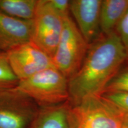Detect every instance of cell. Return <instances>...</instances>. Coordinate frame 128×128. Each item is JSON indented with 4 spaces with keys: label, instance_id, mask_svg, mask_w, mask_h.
<instances>
[{
    "label": "cell",
    "instance_id": "obj_1",
    "mask_svg": "<svg viewBox=\"0 0 128 128\" xmlns=\"http://www.w3.org/2000/svg\"><path fill=\"white\" fill-rule=\"evenodd\" d=\"M106 35L88 48L81 67L69 79L70 99L75 106L87 97L101 96L127 59L119 34Z\"/></svg>",
    "mask_w": 128,
    "mask_h": 128
},
{
    "label": "cell",
    "instance_id": "obj_2",
    "mask_svg": "<svg viewBox=\"0 0 128 128\" xmlns=\"http://www.w3.org/2000/svg\"><path fill=\"white\" fill-rule=\"evenodd\" d=\"M68 81L61 72L53 66L20 80L17 87L42 108L65 103L70 99Z\"/></svg>",
    "mask_w": 128,
    "mask_h": 128
},
{
    "label": "cell",
    "instance_id": "obj_3",
    "mask_svg": "<svg viewBox=\"0 0 128 128\" xmlns=\"http://www.w3.org/2000/svg\"><path fill=\"white\" fill-rule=\"evenodd\" d=\"M88 44L70 15L64 17V26L52 57L54 66L69 80L79 70L88 49Z\"/></svg>",
    "mask_w": 128,
    "mask_h": 128
},
{
    "label": "cell",
    "instance_id": "obj_4",
    "mask_svg": "<svg viewBox=\"0 0 128 128\" xmlns=\"http://www.w3.org/2000/svg\"><path fill=\"white\" fill-rule=\"evenodd\" d=\"M77 128H122L124 114L104 97L92 96L73 108Z\"/></svg>",
    "mask_w": 128,
    "mask_h": 128
},
{
    "label": "cell",
    "instance_id": "obj_5",
    "mask_svg": "<svg viewBox=\"0 0 128 128\" xmlns=\"http://www.w3.org/2000/svg\"><path fill=\"white\" fill-rule=\"evenodd\" d=\"M63 26L64 17L51 7L48 0H38L30 42L52 58Z\"/></svg>",
    "mask_w": 128,
    "mask_h": 128
},
{
    "label": "cell",
    "instance_id": "obj_6",
    "mask_svg": "<svg viewBox=\"0 0 128 128\" xmlns=\"http://www.w3.org/2000/svg\"><path fill=\"white\" fill-rule=\"evenodd\" d=\"M39 108L17 87L0 90V128H27Z\"/></svg>",
    "mask_w": 128,
    "mask_h": 128
},
{
    "label": "cell",
    "instance_id": "obj_7",
    "mask_svg": "<svg viewBox=\"0 0 128 128\" xmlns=\"http://www.w3.org/2000/svg\"><path fill=\"white\" fill-rule=\"evenodd\" d=\"M6 52L10 65L19 81L55 66L52 58L30 41Z\"/></svg>",
    "mask_w": 128,
    "mask_h": 128
},
{
    "label": "cell",
    "instance_id": "obj_8",
    "mask_svg": "<svg viewBox=\"0 0 128 128\" xmlns=\"http://www.w3.org/2000/svg\"><path fill=\"white\" fill-rule=\"evenodd\" d=\"M101 0L70 1L71 12L76 26L87 44H90L98 37L100 30Z\"/></svg>",
    "mask_w": 128,
    "mask_h": 128
},
{
    "label": "cell",
    "instance_id": "obj_9",
    "mask_svg": "<svg viewBox=\"0 0 128 128\" xmlns=\"http://www.w3.org/2000/svg\"><path fill=\"white\" fill-rule=\"evenodd\" d=\"M33 20L25 21L0 11V50L6 51L30 41Z\"/></svg>",
    "mask_w": 128,
    "mask_h": 128
},
{
    "label": "cell",
    "instance_id": "obj_10",
    "mask_svg": "<svg viewBox=\"0 0 128 128\" xmlns=\"http://www.w3.org/2000/svg\"><path fill=\"white\" fill-rule=\"evenodd\" d=\"M67 102L39 108L30 128H77L73 108Z\"/></svg>",
    "mask_w": 128,
    "mask_h": 128
},
{
    "label": "cell",
    "instance_id": "obj_11",
    "mask_svg": "<svg viewBox=\"0 0 128 128\" xmlns=\"http://www.w3.org/2000/svg\"><path fill=\"white\" fill-rule=\"evenodd\" d=\"M128 10V0L102 1L100 9V30L110 34L118 26Z\"/></svg>",
    "mask_w": 128,
    "mask_h": 128
},
{
    "label": "cell",
    "instance_id": "obj_12",
    "mask_svg": "<svg viewBox=\"0 0 128 128\" xmlns=\"http://www.w3.org/2000/svg\"><path fill=\"white\" fill-rule=\"evenodd\" d=\"M38 0H0V11L13 18L33 20Z\"/></svg>",
    "mask_w": 128,
    "mask_h": 128
},
{
    "label": "cell",
    "instance_id": "obj_13",
    "mask_svg": "<svg viewBox=\"0 0 128 128\" xmlns=\"http://www.w3.org/2000/svg\"><path fill=\"white\" fill-rule=\"evenodd\" d=\"M18 82L19 80L10 65L7 52L0 50V90L16 87Z\"/></svg>",
    "mask_w": 128,
    "mask_h": 128
},
{
    "label": "cell",
    "instance_id": "obj_14",
    "mask_svg": "<svg viewBox=\"0 0 128 128\" xmlns=\"http://www.w3.org/2000/svg\"><path fill=\"white\" fill-rule=\"evenodd\" d=\"M127 92L128 93V71L122 73L117 77L113 78L106 88L104 92Z\"/></svg>",
    "mask_w": 128,
    "mask_h": 128
},
{
    "label": "cell",
    "instance_id": "obj_15",
    "mask_svg": "<svg viewBox=\"0 0 128 128\" xmlns=\"http://www.w3.org/2000/svg\"><path fill=\"white\" fill-rule=\"evenodd\" d=\"M119 109L128 115V93L127 92H113L108 93L105 96Z\"/></svg>",
    "mask_w": 128,
    "mask_h": 128
},
{
    "label": "cell",
    "instance_id": "obj_16",
    "mask_svg": "<svg viewBox=\"0 0 128 128\" xmlns=\"http://www.w3.org/2000/svg\"><path fill=\"white\" fill-rule=\"evenodd\" d=\"M119 36L125 50L126 58H128V10L118 26Z\"/></svg>",
    "mask_w": 128,
    "mask_h": 128
},
{
    "label": "cell",
    "instance_id": "obj_17",
    "mask_svg": "<svg viewBox=\"0 0 128 128\" xmlns=\"http://www.w3.org/2000/svg\"><path fill=\"white\" fill-rule=\"evenodd\" d=\"M50 6L62 17L69 16L70 1L68 0H48Z\"/></svg>",
    "mask_w": 128,
    "mask_h": 128
},
{
    "label": "cell",
    "instance_id": "obj_18",
    "mask_svg": "<svg viewBox=\"0 0 128 128\" xmlns=\"http://www.w3.org/2000/svg\"><path fill=\"white\" fill-rule=\"evenodd\" d=\"M123 114H124V124H123L122 128H128V115L124 114V113H123Z\"/></svg>",
    "mask_w": 128,
    "mask_h": 128
}]
</instances>
